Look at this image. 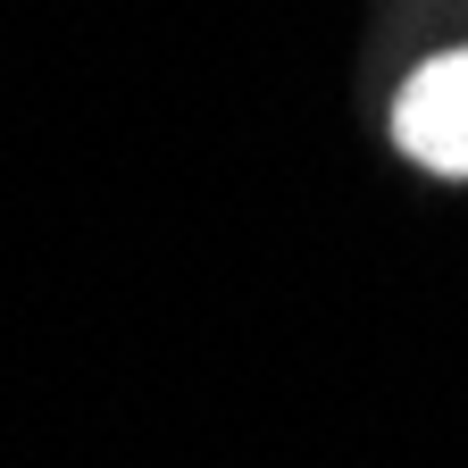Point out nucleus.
I'll return each instance as SVG.
<instances>
[{
	"label": "nucleus",
	"instance_id": "1",
	"mask_svg": "<svg viewBox=\"0 0 468 468\" xmlns=\"http://www.w3.org/2000/svg\"><path fill=\"white\" fill-rule=\"evenodd\" d=\"M393 143L435 167V176H468V50L427 58L419 76L401 84L393 101Z\"/></svg>",
	"mask_w": 468,
	"mask_h": 468
}]
</instances>
